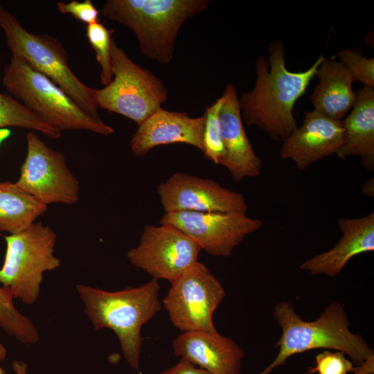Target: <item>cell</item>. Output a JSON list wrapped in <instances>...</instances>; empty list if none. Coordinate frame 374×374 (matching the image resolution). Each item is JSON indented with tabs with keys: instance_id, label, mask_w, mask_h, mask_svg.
<instances>
[{
	"instance_id": "ffe728a7",
	"label": "cell",
	"mask_w": 374,
	"mask_h": 374,
	"mask_svg": "<svg viewBox=\"0 0 374 374\" xmlns=\"http://www.w3.org/2000/svg\"><path fill=\"white\" fill-rule=\"evenodd\" d=\"M344 141L336 154L339 159L359 157L360 164L374 170V87L364 86L357 92L355 104L343 120Z\"/></svg>"
},
{
	"instance_id": "52a82bcc",
	"label": "cell",
	"mask_w": 374,
	"mask_h": 374,
	"mask_svg": "<svg viewBox=\"0 0 374 374\" xmlns=\"http://www.w3.org/2000/svg\"><path fill=\"white\" fill-rule=\"evenodd\" d=\"M6 250L0 269V285L14 299L31 305L38 299L44 274L56 269L60 260L54 255L56 233L42 222L5 236Z\"/></svg>"
},
{
	"instance_id": "603a6c76",
	"label": "cell",
	"mask_w": 374,
	"mask_h": 374,
	"mask_svg": "<svg viewBox=\"0 0 374 374\" xmlns=\"http://www.w3.org/2000/svg\"><path fill=\"white\" fill-rule=\"evenodd\" d=\"M11 292L0 286V328L22 344H36L39 333L32 321L15 306Z\"/></svg>"
},
{
	"instance_id": "2e32d148",
	"label": "cell",
	"mask_w": 374,
	"mask_h": 374,
	"mask_svg": "<svg viewBox=\"0 0 374 374\" xmlns=\"http://www.w3.org/2000/svg\"><path fill=\"white\" fill-rule=\"evenodd\" d=\"M205 114L191 118L186 112H170L161 108L138 126L130 141L134 156L147 154L161 145L185 143L204 152Z\"/></svg>"
},
{
	"instance_id": "44dd1931",
	"label": "cell",
	"mask_w": 374,
	"mask_h": 374,
	"mask_svg": "<svg viewBox=\"0 0 374 374\" xmlns=\"http://www.w3.org/2000/svg\"><path fill=\"white\" fill-rule=\"evenodd\" d=\"M46 210L47 206L20 190L15 183L0 182V231L19 233Z\"/></svg>"
},
{
	"instance_id": "5b68a950",
	"label": "cell",
	"mask_w": 374,
	"mask_h": 374,
	"mask_svg": "<svg viewBox=\"0 0 374 374\" xmlns=\"http://www.w3.org/2000/svg\"><path fill=\"white\" fill-rule=\"evenodd\" d=\"M2 84L13 98L51 127L87 130L103 135L114 130L84 112L61 88L21 58L12 55L3 69Z\"/></svg>"
},
{
	"instance_id": "277c9868",
	"label": "cell",
	"mask_w": 374,
	"mask_h": 374,
	"mask_svg": "<svg viewBox=\"0 0 374 374\" xmlns=\"http://www.w3.org/2000/svg\"><path fill=\"white\" fill-rule=\"evenodd\" d=\"M208 4V0H107L102 12L134 33L142 55L166 64L173 58L181 26Z\"/></svg>"
},
{
	"instance_id": "ac0fdd59",
	"label": "cell",
	"mask_w": 374,
	"mask_h": 374,
	"mask_svg": "<svg viewBox=\"0 0 374 374\" xmlns=\"http://www.w3.org/2000/svg\"><path fill=\"white\" fill-rule=\"evenodd\" d=\"M337 224L341 237L336 244L305 260L299 266L301 270L335 277L353 257L374 251L373 212L361 217L339 218Z\"/></svg>"
},
{
	"instance_id": "484cf974",
	"label": "cell",
	"mask_w": 374,
	"mask_h": 374,
	"mask_svg": "<svg viewBox=\"0 0 374 374\" xmlns=\"http://www.w3.org/2000/svg\"><path fill=\"white\" fill-rule=\"evenodd\" d=\"M339 62L355 81L374 87V58L365 57L360 48H342L337 54Z\"/></svg>"
},
{
	"instance_id": "8992f818",
	"label": "cell",
	"mask_w": 374,
	"mask_h": 374,
	"mask_svg": "<svg viewBox=\"0 0 374 374\" xmlns=\"http://www.w3.org/2000/svg\"><path fill=\"white\" fill-rule=\"evenodd\" d=\"M0 28L5 33L12 55L26 61L61 88L84 112L101 119L98 112L96 89L84 84L71 71L66 51L56 37L28 31L1 4Z\"/></svg>"
},
{
	"instance_id": "30bf717a",
	"label": "cell",
	"mask_w": 374,
	"mask_h": 374,
	"mask_svg": "<svg viewBox=\"0 0 374 374\" xmlns=\"http://www.w3.org/2000/svg\"><path fill=\"white\" fill-rule=\"evenodd\" d=\"M27 154L15 184L38 202L72 205L80 198V186L63 153L48 147L33 132L26 134Z\"/></svg>"
},
{
	"instance_id": "8fae6325",
	"label": "cell",
	"mask_w": 374,
	"mask_h": 374,
	"mask_svg": "<svg viewBox=\"0 0 374 374\" xmlns=\"http://www.w3.org/2000/svg\"><path fill=\"white\" fill-rule=\"evenodd\" d=\"M199 246L187 235L170 224L146 225L138 245L127 252L134 267L154 279L175 281L198 261Z\"/></svg>"
},
{
	"instance_id": "83f0119b",
	"label": "cell",
	"mask_w": 374,
	"mask_h": 374,
	"mask_svg": "<svg viewBox=\"0 0 374 374\" xmlns=\"http://www.w3.org/2000/svg\"><path fill=\"white\" fill-rule=\"evenodd\" d=\"M56 7L60 13L70 14L77 20L87 25L99 21L100 12L91 0H73L67 3L59 1Z\"/></svg>"
},
{
	"instance_id": "e0dca14e",
	"label": "cell",
	"mask_w": 374,
	"mask_h": 374,
	"mask_svg": "<svg viewBox=\"0 0 374 374\" xmlns=\"http://www.w3.org/2000/svg\"><path fill=\"white\" fill-rule=\"evenodd\" d=\"M174 354L211 374H240L243 350L217 332H181L172 342Z\"/></svg>"
},
{
	"instance_id": "1f68e13d",
	"label": "cell",
	"mask_w": 374,
	"mask_h": 374,
	"mask_svg": "<svg viewBox=\"0 0 374 374\" xmlns=\"http://www.w3.org/2000/svg\"><path fill=\"white\" fill-rule=\"evenodd\" d=\"M12 366L16 374H27V365L23 362L15 360Z\"/></svg>"
},
{
	"instance_id": "3957f363",
	"label": "cell",
	"mask_w": 374,
	"mask_h": 374,
	"mask_svg": "<svg viewBox=\"0 0 374 374\" xmlns=\"http://www.w3.org/2000/svg\"><path fill=\"white\" fill-rule=\"evenodd\" d=\"M157 280L152 278L141 286L115 292L82 284L75 287L95 330L111 329L119 340L125 359L138 372L143 340L141 328L161 309Z\"/></svg>"
},
{
	"instance_id": "cb8c5ba5",
	"label": "cell",
	"mask_w": 374,
	"mask_h": 374,
	"mask_svg": "<svg viewBox=\"0 0 374 374\" xmlns=\"http://www.w3.org/2000/svg\"><path fill=\"white\" fill-rule=\"evenodd\" d=\"M113 32L112 29H107L99 21L86 26L87 37L95 51L96 60L100 66V82L104 87L113 78L110 53Z\"/></svg>"
},
{
	"instance_id": "d6a6232c",
	"label": "cell",
	"mask_w": 374,
	"mask_h": 374,
	"mask_svg": "<svg viewBox=\"0 0 374 374\" xmlns=\"http://www.w3.org/2000/svg\"><path fill=\"white\" fill-rule=\"evenodd\" d=\"M7 355V350L6 347L0 343V362L5 359ZM0 374H5L4 371L0 366Z\"/></svg>"
},
{
	"instance_id": "d6986e66",
	"label": "cell",
	"mask_w": 374,
	"mask_h": 374,
	"mask_svg": "<svg viewBox=\"0 0 374 374\" xmlns=\"http://www.w3.org/2000/svg\"><path fill=\"white\" fill-rule=\"evenodd\" d=\"M315 77L319 82L310 98L314 110L335 120H344L356 100L353 76L339 61L324 58Z\"/></svg>"
},
{
	"instance_id": "4dcf8cb0",
	"label": "cell",
	"mask_w": 374,
	"mask_h": 374,
	"mask_svg": "<svg viewBox=\"0 0 374 374\" xmlns=\"http://www.w3.org/2000/svg\"><path fill=\"white\" fill-rule=\"evenodd\" d=\"M362 193L370 197H374V179L373 177L367 180L362 188Z\"/></svg>"
},
{
	"instance_id": "4316f807",
	"label": "cell",
	"mask_w": 374,
	"mask_h": 374,
	"mask_svg": "<svg viewBox=\"0 0 374 374\" xmlns=\"http://www.w3.org/2000/svg\"><path fill=\"white\" fill-rule=\"evenodd\" d=\"M353 367V363L344 353L325 350L315 357V366L309 367L308 372L310 374H349Z\"/></svg>"
},
{
	"instance_id": "7402d4cb",
	"label": "cell",
	"mask_w": 374,
	"mask_h": 374,
	"mask_svg": "<svg viewBox=\"0 0 374 374\" xmlns=\"http://www.w3.org/2000/svg\"><path fill=\"white\" fill-rule=\"evenodd\" d=\"M17 127L37 131L50 139H58L61 132L51 127L10 94L0 92V128Z\"/></svg>"
},
{
	"instance_id": "f1b7e54d",
	"label": "cell",
	"mask_w": 374,
	"mask_h": 374,
	"mask_svg": "<svg viewBox=\"0 0 374 374\" xmlns=\"http://www.w3.org/2000/svg\"><path fill=\"white\" fill-rule=\"evenodd\" d=\"M158 374H211L207 371L197 368L188 361L181 359L174 366L161 371Z\"/></svg>"
},
{
	"instance_id": "5bb4252c",
	"label": "cell",
	"mask_w": 374,
	"mask_h": 374,
	"mask_svg": "<svg viewBox=\"0 0 374 374\" xmlns=\"http://www.w3.org/2000/svg\"><path fill=\"white\" fill-rule=\"evenodd\" d=\"M345 139L343 120L329 118L314 110L306 112L302 125L283 141L281 159L292 160L299 170L337 153Z\"/></svg>"
},
{
	"instance_id": "7a4b0ae2",
	"label": "cell",
	"mask_w": 374,
	"mask_h": 374,
	"mask_svg": "<svg viewBox=\"0 0 374 374\" xmlns=\"http://www.w3.org/2000/svg\"><path fill=\"white\" fill-rule=\"evenodd\" d=\"M273 314L281 328V336L275 344L278 352L258 374H269L291 356L315 349L341 351L356 365L374 357L373 350L363 337L350 330L344 306L339 302L330 303L317 319L310 321L302 319L287 301L277 303Z\"/></svg>"
},
{
	"instance_id": "f546056e",
	"label": "cell",
	"mask_w": 374,
	"mask_h": 374,
	"mask_svg": "<svg viewBox=\"0 0 374 374\" xmlns=\"http://www.w3.org/2000/svg\"><path fill=\"white\" fill-rule=\"evenodd\" d=\"M374 357H372L357 366L353 367L349 374H373Z\"/></svg>"
},
{
	"instance_id": "ba28073f",
	"label": "cell",
	"mask_w": 374,
	"mask_h": 374,
	"mask_svg": "<svg viewBox=\"0 0 374 374\" xmlns=\"http://www.w3.org/2000/svg\"><path fill=\"white\" fill-rule=\"evenodd\" d=\"M111 69L114 79L96 89L98 108L124 116L140 125L162 108L168 91L150 70L133 62L112 37Z\"/></svg>"
},
{
	"instance_id": "d4e9b609",
	"label": "cell",
	"mask_w": 374,
	"mask_h": 374,
	"mask_svg": "<svg viewBox=\"0 0 374 374\" xmlns=\"http://www.w3.org/2000/svg\"><path fill=\"white\" fill-rule=\"evenodd\" d=\"M222 103L221 96L208 107L204 112V154L208 160L216 165H220L224 157V148L218 118Z\"/></svg>"
},
{
	"instance_id": "9a60e30c",
	"label": "cell",
	"mask_w": 374,
	"mask_h": 374,
	"mask_svg": "<svg viewBox=\"0 0 374 374\" xmlns=\"http://www.w3.org/2000/svg\"><path fill=\"white\" fill-rule=\"evenodd\" d=\"M222 98L218 118L224 157L220 165L229 170L235 182L256 177L261 172L262 161L245 133L238 91L233 83L226 84Z\"/></svg>"
},
{
	"instance_id": "4fadbf2b",
	"label": "cell",
	"mask_w": 374,
	"mask_h": 374,
	"mask_svg": "<svg viewBox=\"0 0 374 374\" xmlns=\"http://www.w3.org/2000/svg\"><path fill=\"white\" fill-rule=\"evenodd\" d=\"M165 213L244 212L246 200L242 193L226 188L216 181L183 172H176L157 188Z\"/></svg>"
},
{
	"instance_id": "6da1fadb",
	"label": "cell",
	"mask_w": 374,
	"mask_h": 374,
	"mask_svg": "<svg viewBox=\"0 0 374 374\" xmlns=\"http://www.w3.org/2000/svg\"><path fill=\"white\" fill-rule=\"evenodd\" d=\"M268 52L267 57L260 55L256 60L253 89L239 98L241 114L247 125L258 127L275 141H283L298 127L294 116L295 103L305 93L325 57L321 54L307 70L293 72L286 67L283 42H271Z\"/></svg>"
},
{
	"instance_id": "7c38bea8",
	"label": "cell",
	"mask_w": 374,
	"mask_h": 374,
	"mask_svg": "<svg viewBox=\"0 0 374 374\" xmlns=\"http://www.w3.org/2000/svg\"><path fill=\"white\" fill-rule=\"evenodd\" d=\"M159 223L177 228L207 253L222 257L231 256L247 235L262 226L260 220L251 218L244 212L165 213Z\"/></svg>"
},
{
	"instance_id": "9c48e42d",
	"label": "cell",
	"mask_w": 374,
	"mask_h": 374,
	"mask_svg": "<svg viewBox=\"0 0 374 374\" xmlns=\"http://www.w3.org/2000/svg\"><path fill=\"white\" fill-rule=\"evenodd\" d=\"M225 296L219 280L197 261L175 281L163 304L172 324L181 332H217L213 315Z\"/></svg>"
}]
</instances>
